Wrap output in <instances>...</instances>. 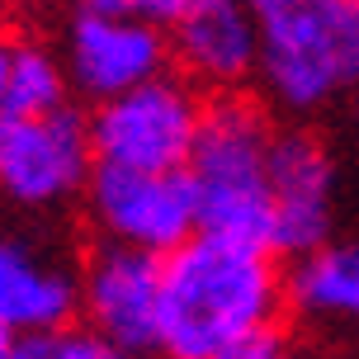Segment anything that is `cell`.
<instances>
[{"mask_svg": "<svg viewBox=\"0 0 359 359\" xmlns=\"http://www.w3.org/2000/svg\"><path fill=\"white\" fill-rule=\"evenodd\" d=\"M0 359H15V336L10 331H0Z\"/></svg>", "mask_w": 359, "mask_h": 359, "instance_id": "cell-18", "label": "cell"}, {"mask_svg": "<svg viewBox=\"0 0 359 359\" xmlns=\"http://www.w3.org/2000/svg\"><path fill=\"white\" fill-rule=\"evenodd\" d=\"M76 284H81L76 322L86 331L123 350L128 359L156 355V336H161V260L156 255L100 241L76 265Z\"/></svg>", "mask_w": 359, "mask_h": 359, "instance_id": "cell-7", "label": "cell"}, {"mask_svg": "<svg viewBox=\"0 0 359 359\" xmlns=\"http://www.w3.org/2000/svg\"><path fill=\"white\" fill-rule=\"evenodd\" d=\"M269 142L274 123L260 100L236 90L203 104V123L184 161L203 236L269 251Z\"/></svg>", "mask_w": 359, "mask_h": 359, "instance_id": "cell-2", "label": "cell"}, {"mask_svg": "<svg viewBox=\"0 0 359 359\" xmlns=\"http://www.w3.org/2000/svg\"><path fill=\"white\" fill-rule=\"evenodd\" d=\"M260 29L255 76L288 114H317L359 86V0H246Z\"/></svg>", "mask_w": 359, "mask_h": 359, "instance_id": "cell-3", "label": "cell"}, {"mask_svg": "<svg viewBox=\"0 0 359 359\" xmlns=\"http://www.w3.org/2000/svg\"><path fill=\"white\" fill-rule=\"evenodd\" d=\"M269 255L303 260L331 241L336 222V161L317 133L284 128L269 142Z\"/></svg>", "mask_w": 359, "mask_h": 359, "instance_id": "cell-8", "label": "cell"}, {"mask_svg": "<svg viewBox=\"0 0 359 359\" xmlns=\"http://www.w3.org/2000/svg\"><path fill=\"white\" fill-rule=\"evenodd\" d=\"M86 217L109 246L165 260L198 232L194 189L184 170H118L95 165L86 180Z\"/></svg>", "mask_w": 359, "mask_h": 359, "instance_id": "cell-5", "label": "cell"}, {"mask_svg": "<svg viewBox=\"0 0 359 359\" xmlns=\"http://www.w3.org/2000/svg\"><path fill=\"white\" fill-rule=\"evenodd\" d=\"M15 43H19L15 34H5V29H0V90H5V76H10V57H15Z\"/></svg>", "mask_w": 359, "mask_h": 359, "instance_id": "cell-17", "label": "cell"}, {"mask_svg": "<svg viewBox=\"0 0 359 359\" xmlns=\"http://www.w3.org/2000/svg\"><path fill=\"white\" fill-rule=\"evenodd\" d=\"M284 303L317 322L359 317V241H326L312 255L293 260L284 274Z\"/></svg>", "mask_w": 359, "mask_h": 359, "instance_id": "cell-12", "label": "cell"}, {"mask_svg": "<svg viewBox=\"0 0 359 359\" xmlns=\"http://www.w3.org/2000/svg\"><path fill=\"white\" fill-rule=\"evenodd\" d=\"M15 359H128V355L104 345L86 326H62V331H48V336L15 341Z\"/></svg>", "mask_w": 359, "mask_h": 359, "instance_id": "cell-14", "label": "cell"}, {"mask_svg": "<svg viewBox=\"0 0 359 359\" xmlns=\"http://www.w3.org/2000/svg\"><path fill=\"white\" fill-rule=\"evenodd\" d=\"M284 269L269 251L194 232L161 260V359H217L227 345L274 326Z\"/></svg>", "mask_w": 359, "mask_h": 359, "instance_id": "cell-1", "label": "cell"}, {"mask_svg": "<svg viewBox=\"0 0 359 359\" xmlns=\"http://www.w3.org/2000/svg\"><path fill=\"white\" fill-rule=\"evenodd\" d=\"M355 322H359V317H355ZM355 336H359V326H355Z\"/></svg>", "mask_w": 359, "mask_h": 359, "instance_id": "cell-19", "label": "cell"}, {"mask_svg": "<svg viewBox=\"0 0 359 359\" xmlns=\"http://www.w3.org/2000/svg\"><path fill=\"white\" fill-rule=\"evenodd\" d=\"M189 0H86V10H100V15H118L133 19V24H147V29H170L180 15H184Z\"/></svg>", "mask_w": 359, "mask_h": 359, "instance_id": "cell-15", "label": "cell"}, {"mask_svg": "<svg viewBox=\"0 0 359 359\" xmlns=\"http://www.w3.org/2000/svg\"><path fill=\"white\" fill-rule=\"evenodd\" d=\"M62 72L76 95H86L90 104H104L123 90H137L147 81L170 72V48H165L161 29H147L118 15H100V10H76L67 24V53H62Z\"/></svg>", "mask_w": 359, "mask_h": 359, "instance_id": "cell-9", "label": "cell"}, {"mask_svg": "<svg viewBox=\"0 0 359 359\" xmlns=\"http://www.w3.org/2000/svg\"><path fill=\"white\" fill-rule=\"evenodd\" d=\"M217 359H303V355H298L293 336L274 322V326H260V331H251V336H241L236 345H227Z\"/></svg>", "mask_w": 359, "mask_h": 359, "instance_id": "cell-16", "label": "cell"}, {"mask_svg": "<svg viewBox=\"0 0 359 359\" xmlns=\"http://www.w3.org/2000/svg\"><path fill=\"white\" fill-rule=\"evenodd\" d=\"M203 90L165 72L137 90H123L86 114L95 165L118 170H184L203 123Z\"/></svg>", "mask_w": 359, "mask_h": 359, "instance_id": "cell-4", "label": "cell"}, {"mask_svg": "<svg viewBox=\"0 0 359 359\" xmlns=\"http://www.w3.org/2000/svg\"><path fill=\"white\" fill-rule=\"evenodd\" d=\"M95 170L86 114L72 104L34 118H0V198L48 213L86 194V180Z\"/></svg>", "mask_w": 359, "mask_h": 359, "instance_id": "cell-6", "label": "cell"}, {"mask_svg": "<svg viewBox=\"0 0 359 359\" xmlns=\"http://www.w3.org/2000/svg\"><path fill=\"white\" fill-rule=\"evenodd\" d=\"M76 265L34 236H0V331L15 341L76 326Z\"/></svg>", "mask_w": 359, "mask_h": 359, "instance_id": "cell-11", "label": "cell"}, {"mask_svg": "<svg viewBox=\"0 0 359 359\" xmlns=\"http://www.w3.org/2000/svg\"><path fill=\"white\" fill-rule=\"evenodd\" d=\"M67 104H72V86L62 72V57L48 53L43 43L19 38L5 90H0V118H34V114H53Z\"/></svg>", "mask_w": 359, "mask_h": 359, "instance_id": "cell-13", "label": "cell"}, {"mask_svg": "<svg viewBox=\"0 0 359 359\" xmlns=\"http://www.w3.org/2000/svg\"><path fill=\"white\" fill-rule=\"evenodd\" d=\"M170 67L194 90L236 95L255 76L260 29L246 0H189L184 15L165 29Z\"/></svg>", "mask_w": 359, "mask_h": 359, "instance_id": "cell-10", "label": "cell"}]
</instances>
